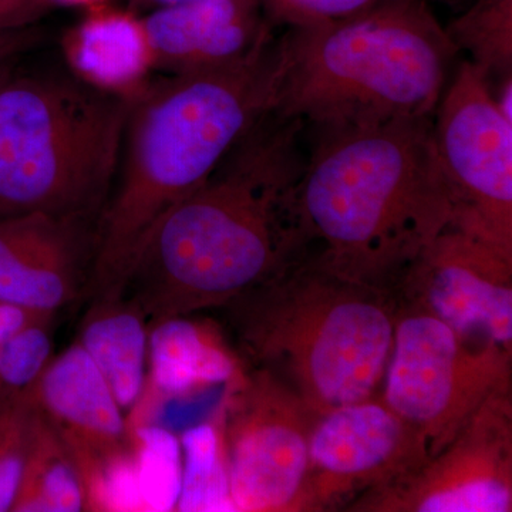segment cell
Segmentation results:
<instances>
[{
  "label": "cell",
  "mask_w": 512,
  "mask_h": 512,
  "mask_svg": "<svg viewBox=\"0 0 512 512\" xmlns=\"http://www.w3.org/2000/svg\"><path fill=\"white\" fill-rule=\"evenodd\" d=\"M10 511H84L82 480L72 456L53 424L37 409L35 402L30 421L28 450L18 493Z\"/></svg>",
  "instance_id": "19"
},
{
  "label": "cell",
  "mask_w": 512,
  "mask_h": 512,
  "mask_svg": "<svg viewBox=\"0 0 512 512\" xmlns=\"http://www.w3.org/2000/svg\"><path fill=\"white\" fill-rule=\"evenodd\" d=\"M97 222L42 212L0 218V303L56 313L86 296Z\"/></svg>",
  "instance_id": "13"
},
{
  "label": "cell",
  "mask_w": 512,
  "mask_h": 512,
  "mask_svg": "<svg viewBox=\"0 0 512 512\" xmlns=\"http://www.w3.org/2000/svg\"><path fill=\"white\" fill-rule=\"evenodd\" d=\"M303 128L269 111L154 227L120 291L150 328L222 309L312 251L299 208Z\"/></svg>",
  "instance_id": "1"
},
{
  "label": "cell",
  "mask_w": 512,
  "mask_h": 512,
  "mask_svg": "<svg viewBox=\"0 0 512 512\" xmlns=\"http://www.w3.org/2000/svg\"><path fill=\"white\" fill-rule=\"evenodd\" d=\"M346 511L511 512L512 386L491 394L446 448Z\"/></svg>",
  "instance_id": "10"
},
{
  "label": "cell",
  "mask_w": 512,
  "mask_h": 512,
  "mask_svg": "<svg viewBox=\"0 0 512 512\" xmlns=\"http://www.w3.org/2000/svg\"><path fill=\"white\" fill-rule=\"evenodd\" d=\"M45 315H55V313L29 311V309L20 308V306L0 303V355H2L3 349L8 345L9 340L19 330L28 326L33 320Z\"/></svg>",
  "instance_id": "27"
},
{
  "label": "cell",
  "mask_w": 512,
  "mask_h": 512,
  "mask_svg": "<svg viewBox=\"0 0 512 512\" xmlns=\"http://www.w3.org/2000/svg\"><path fill=\"white\" fill-rule=\"evenodd\" d=\"M278 37L238 62L173 74L131 103L120 177L97 222L89 299L119 296L144 242L274 107Z\"/></svg>",
  "instance_id": "2"
},
{
  "label": "cell",
  "mask_w": 512,
  "mask_h": 512,
  "mask_svg": "<svg viewBox=\"0 0 512 512\" xmlns=\"http://www.w3.org/2000/svg\"><path fill=\"white\" fill-rule=\"evenodd\" d=\"M53 8L49 0H0V32L33 28Z\"/></svg>",
  "instance_id": "26"
},
{
  "label": "cell",
  "mask_w": 512,
  "mask_h": 512,
  "mask_svg": "<svg viewBox=\"0 0 512 512\" xmlns=\"http://www.w3.org/2000/svg\"><path fill=\"white\" fill-rule=\"evenodd\" d=\"M154 69L201 72L238 62L274 29L261 0H192L143 16Z\"/></svg>",
  "instance_id": "15"
},
{
  "label": "cell",
  "mask_w": 512,
  "mask_h": 512,
  "mask_svg": "<svg viewBox=\"0 0 512 512\" xmlns=\"http://www.w3.org/2000/svg\"><path fill=\"white\" fill-rule=\"evenodd\" d=\"M32 414L29 389L0 407V512L12 510L18 493Z\"/></svg>",
  "instance_id": "24"
},
{
  "label": "cell",
  "mask_w": 512,
  "mask_h": 512,
  "mask_svg": "<svg viewBox=\"0 0 512 512\" xmlns=\"http://www.w3.org/2000/svg\"><path fill=\"white\" fill-rule=\"evenodd\" d=\"M62 46L74 76L96 89L134 101L150 86L153 56L143 16L133 10L109 3L86 9Z\"/></svg>",
  "instance_id": "16"
},
{
  "label": "cell",
  "mask_w": 512,
  "mask_h": 512,
  "mask_svg": "<svg viewBox=\"0 0 512 512\" xmlns=\"http://www.w3.org/2000/svg\"><path fill=\"white\" fill-rule=\"evenodd\" d=\"M55 315L40 316L19 330L0 355V407L25 392L52 359L50 325Z\"/></svg>",
  "instance_id": "23"
},
{
  "label": "cell",
  "mask_w": 512,
  "mask_h": 512,
  "mask_svg": "<svg viewBox=\"0 0 512 512\" xmlns=\"http://www.w3.org/2000/svg\"><path fill=\"white\" fill-rule=\"evenodd\" d=\"M245 369L241 355L215 323L177 316L150 328L143 389L170 399L188 397L214 386L227 387Z\"/></svg>",
  "instance_id": "17"
},
{
  "label": "cell",
  "mask_w": 512,
  "mask_h": 512,
  "mask_svg": "<svg viewBox=\"0 0 512 512\" xmlns=\"http://www.w3.org/2000/svg\"><path fill=\"white\" fill-rule=\"evenodd\" d=\"M512 352L461 338L443 320L399 303L382 400L439 453L481 404L512 386Z\"/></svg>",
  "instance_id": "7"
},
{
  "label": "cell",
  "mask_w": 512,
  "mask_h": 512,
  "mask_svg": "<svg viewBox=\"0 0 512 512\" xmlns=\"http://www.w3.org/2000/svg\"><path fill=\"white\" fill-rule=\"evenodd\" d=\"M512 74L505 76L501 79L500 89L497 94L494 93L495 104L498 110L503 114L504 119L512 123Z\"/></svg>",
  "instance_id": "29"
},
{
  "label": "cell",
  "mask_w": 512,
  "mask_h": 512,
  "mask_svg": "<svg viewBox=\"0 0 512 512\" xmlns=\"http://www.w3.org/2000/svg\"><path fill=\"white\" fill-rule=\"evenodd\" d=\"M29 392L72 456L83 491L101 468L130 448L123 409L79 343L52 357Z\"/></svg>",
  "instance_id": "14"
},
{
  "label": "cell",
  "mask_w": 512,
  "mask_h": 512,
  "mask_svg": "<svg viewBox=\"0 0 512 512\" xmlns=\"http://www.w3.org/2000/svg\"><path fill=\"white\" fill-rule=\"evenodd\" d=\"M222 309L249 365L318 416L382 394L399 312L392 293L330 271L311 251Z\"/></svg>",
  "instance_id": "5"
},
{
  "label": "cell",
  "mask_w": 512,
  "mask_h": 512,
  "mask_svg": "<svg viewBox=\"0 0 512 512\" xmlns=\"http://www.w3.org/2000/svg\"><path fill=\"white\" fill-rule=\"evenodd\" d=\"M53 6H76V8L89 9L93 6L104 5L110 0H49Z\"/></svg>",
  "instance_id": "31"
},
{
  "label": "cell",
  "mask_w": 512,
  "mask_h": 512,
  "mask_svg": "<svg viewBox=\"0 0 512 512\" xmlns=\"http://www.w3.org/2000/svg\"><path fill=\"white\" fill-rule=\"evenodd\" d=\"M146 316L124 296L90 299L77 343L109 384L123 412H130L146 383Z\"/></svg>",
  "instance_id": "18"
},
{
  "label": "cell",
  "mask_w": 512,
  "mask_h": 512,
  "mask_svg": "<svg viewBox=\"0 0 512 512\" xmlns=\"http://www.w3.org/2000/svg\"><path fill=\"white\" fill-rule=\"evenodd\" d=\"M427 458L426 440L382 397L320 414L309 441L306 512L346 511Z\"/></svg>",
  "instance_id": "12"
},
{
  "label": "cell",
  "mask_w": 512,
  "mask_h": 512,
  "mask_svg": "<svg viewBox=\"0 0 512 512\" xmlns=\"http://www.w3.org/2000/svg\"><path fill=\"white\" fill-rule=\"evenodd\" d=\"M40 35L33 28L0 32V63L16 60V57L32 49L39 42Z\"/></svg>",
  "instance_id": "28"
},
{
  "label": "cell",
  "mask_w": 512,
  "mask_h": 512,
  "mask_svg": "<svg viewBox=\"0 0 512 512\" xmlns=\"http://www.w3.org/2000/svg\"><path fill=\"white\" fill-rule=\"evenodd\" d=\"M192 2V0H128V9L137 15H146L148 12L167 6L180 5V3Z\"/></svg>",
  "instance_id": "30"
},
{
  "label": "cell",
  "mask_w": 512,
  "mask_h": 512,
  "mask_svg": "<svg viewBox=\"0 0 512 512\" xmlns=\"http://www.w3.org/2000/svg\"><path fill=\"white\" fill-rule=\"evenodd\" d=\"M433 119L316 130L299 208L320 264L397 298L410 266L454 211Z\"/></svg>",
  "instance_id": "3"
},
{
  "label": "cell",
  "mask_w": 512,
  "mask_h": 512,
  "mask_svg": "<svg viewBox=\"0 0 512 512\" xmlns=\"http://www.w3.org/2000/svg\"><path fill=\"white\" fill-rule=\"evenodd\" d=\"M434 117L451 221L512 247V123L495 104L490 77L476 63L461 64Z\"/></svg>",
  "instance_id": "9"
},
{
  "label": "cell",
  "mask_w": 512,
  "mask_h": 512,
  "mask_svg": "<svg viewBox=\"0 0 512 512\" xmlns=\"http://www.w3.org/2000/svg\"><path fill=\"white\" fill-rule=\"evenodd\" d=\"M144 511H175L181 491L180 440L160 426L128 427Z\"/></svg>",
  "instance_id": "21"
},
{
  "label": "cell",
  "mask_w": 512,
  "mask_h": 512,
  "mask_svg": "<svg viewBox=\"0 0 512 512\" xmlns=\"http://www.w3.org/2000/svg\"><path fill=\"white\" fill-rule=\"evenodd\" d=\"M180 444L183 476L175 511L237 512L232 503L227 456L217 421L184 431Z\"/></svg>",
  "instance_id": "20"
},
{
  "label": "cell",
  "mask_w": 512,
  "mask_h": 512,
  "mask_svg": "<svg viewBox=\"0 0 512 512\" xmlns=\"http://www.w3.org/2000/svg\"><path fill=\"white\" fill-rule=\"evenodd\" d=\"M133 101L74 74L0 83V218L99 221L119 173Z\"/></svg>",
  "instance_id": "6"
},
{
  "label": "cell",
  "mask_w": 512,
  "mask_h": 512,
  "mask_svg": "<svg viewBox=\"0 0 512 512\" xmlns=\"http://www.w3.org/2000/svg\"><path fill=\"white\" fill-rule=\"evenodd\" d=\"M275 111L326 128L434 116L458 47L424 0H380L278 37Z\"/></svg>",
  "instance_id": "4"
},
{
  "label": "cell",
  "mask_w": 512,
  "mask_h": 512,
  "mask_svg": "<svg viewBox=\"0 0 512 512\" xmlns=\"http://www.w3.org/2000/svg\"><path fill=\"white\" fill-rule=\"evenodd\" d=\"M13 73V60L10 62L0 63V83Z\"/></svg>",
  "instance_id": "32"
},
{
  "label": "cell",
  "mask_w": 512,
  "mask_h": 512,
  "mask_svg": "<svg viewBox=\"0 0 512 512\" xmlns=\"http://www.w3.org/2000/svg\"><path fill=\"white\" fill-rule=\"evenodd\" d=\"M380 0H261L268 25L306 28L356 15Z\"/></svg>",
  "instance_id": "25"
},
{
  "label": "cell",
  "mask_w": 512,
  "mask_h": 512,
  "mask_svg": "<svg viewBox=\"0 0 512 512\" xmlns=\"http://www.w3.org/2000/svg\"><path fill=\"white\" fill-rule=\"evenodd\" d=\"M316 419L288 384L262 367H247L225 387L217 423L237 512H306Z\"/></svg>",
  "instance_id": "8"
},
{
  "label": "cell",
  "mask_w": 512,
  "mask_h": 512,
  "mask_svg": "<svg viewBox=\"0 0 512 512\" xmlns=\"http://www.w3.org/2000/svg\"><path fill=\"white\" fill-rule=\"evenodd\" d=\"M446 30L488 77L512 74V0H476Z\"/></svg>",
  "instance_id": "22"
},
{
  "label": "cell",
  "mask_w": 512,
  "mask_h": 512,
  "mask_svg": "<svg viewBox=\"0 0 512 512\" xmlns=\"http://www.w3.org/2000/svg\"><path fill=\"white\" fill-rule=\"evenodd\" d=\"M399 303L461 338L512 352V247L450 221L410 266Z\"/></svg>",
  "instance_id": "11"
}]
</instances>
